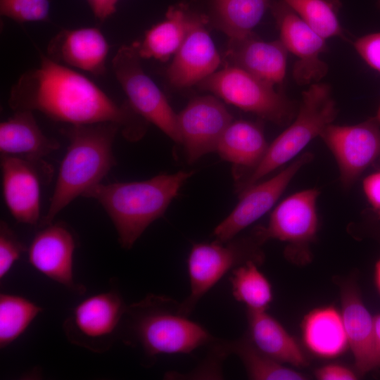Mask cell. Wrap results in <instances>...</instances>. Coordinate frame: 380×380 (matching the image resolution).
<instances>
[{
    "label": "cell",
    "mask_w": 380,
    "mask_h": 380,
    "mask_svg": "<svg viewBox=\"0 0 380 380\" xmlns=\"http://www.w3.org/2000/svg\"><path fill=\"white\" fill-rule=\"evenodd\" d=\"M338 114L331 88L320 82L302 92L297 113L291 125L270 144L261 161L253 170L236 178V191L241 193L268 174L293 160Z\"/></svg>",
    "instance_id": "277c9868"
},
{
    "label": "cell",
    "mask_w": 380,
    "mask_h": 380,
    "mask_svg": "<svg viewBox=\"0 0 380 380\" xmlns=\"http://www.w3.org/2000/svg\"><path fill=\"white\" fill-rule=\"evenodd\" d=\"M353 46L363 61L370 68L380 72V32L357 38Z\"/></svg>",
    "instance_id": "d6a6232c"
},
{
    "label": "cell",
    "mask_w": 380,
    "mask_h": 380,
    "mask_svg": "<svg viewBox=\"0 0 380 380\" xmlns=\"http://www.w3.org/2000/svg\"><path fill=\"white\" fill-rule=\"evenodd\" d=\"M374 278L377 290L380 294V257L375 265Z\"/></svg>",
    "instance_id": "74e56055"
},
{
    "label": "cell",
    "mask_w": 380,
    "mask_h": 380,
    "mask_svg": "<svg viewBox=\"0 0 380 380\" xmlns=\"http://www.w3.org/2000/svg\"><path fill=\"white\" fill-rule=\"evenodd\" d=\"M342 319L357 372L364 375L376 368L374 351V316L357 288L346 284L341 291Z\"/></svg>",
    "instance_id": "ffe728a7"
},
{
    "label": "cell",
    "mask_w": 380,
    "mask_h": 380,
    "mask_svg": "<svg viewBox=\"0 0 380 380\" xmlns=\"http://www.w3.org/2000/svg\"><path fill=\"white\" fill-rule=\"evenodd\" d=\"M75 241L63 224H49L34 236L28 250L30 263L52 280L75 291L83 287L75 285L72 274Z\"/></svg>",
    "instance_id": "2e32d148"
},
{
    "label": "cell",
    "mask_w": 380,
    "mask_h": 380,
    "mask_svg": "<svg viewBox=\"0 0 380 380\" xmlns=\"http://www.w3.org/2000/svg\"><path fill=\"white\" fill-rule=\"evenodd\" d=\"M374 351L377 368L380 367V314L374 316Z\"/></svg>",
    "instance_id": "8d00e7d4"
},
{
    "label": "cell",
    "mask_w": 380,
    "mask_h": 380,
    "mask_svg": "<svg viewBox=\"0 0 380 380\" xmlns=\"http://www.w3.org/2000/svg\"><path fill=\"white\" fill-rule=\"evenodd\" d=\"M49 0H0V13L18 23L47 21Z\"/></svg>",
    "instance_id": "4dcf8cb0"
},
{
    "label": "cell",
    "mask_w": 380,
    "mask_h": 380,
    "mask_svg": "<svg viewBox=\"0 0 380 380\" xmlns=\"http://www.w3.org/2000/svg\"><path fill=\"white\" fill-rule=\"evenodd\" d=\"M37 163L13 156H1L2 193L14 219L36 225L40 219V179Z\"/></svg>",
    "instance_id": "e0dca14e"
},
{
    "label": "cell",
    "mask_w": 380,
    "mask_h": 380,
    "mask_svg": "<svg viewBox=\"0 0 380 380\" xmlns=\"http://www.w3.org/2000/svg\"><path fill=\"white\" fill-rule=\"evenodd\" d=\"M333 154L345 189L380 163V123L374 117L353 125L327 126L319 136Z\"/></svg>",
    "instance_id": "9c48e42d"
},
{
    "label": "cell",
    "mask_w": 380,
    "mask_h": 380,
    "mask_svg": "<svg viewBox=\"0 0 380 380\" xmlns=\"http://www.w3.org/2000/svg\"><path fill=\"white\" fill-rule=\"evenodd\" d=\"M137 46H122L113 58L115 77L134 110L171 139L182 144L177 115L156 83L144 72Z\"/></svg>",
    "instance_id": "ba28073f"
},
{
    "label": "cell",
    "mask_w": 380,
    "mask_h": 380,
    "mask_svg": "<svg viewBox=\"0 0 380 380\" xmlns=\"http://www.w3.org/2000/svg\"><path fill=\"white\" fill-rule=\"evenodd\" d=\"M249 338L262 353L280 362L302 367L307 358L296 339L265 311L248 310Z\"/></svg>",
    "instance_id": "603a6c76"
},
{
    "label": "cell",
    "mask_w": 380,
    "mask_h": 380,
    "mask_svg": "<svg viewBox=\"0 0 380 380\" xmlns=\"http://www.w3.org/2000/svg\"><path fill=\"white\" fill-rule=\"evenodd\" d=\"M258 263L249 260L232 270L229 279L234 298L245 305L248 310L265 311L273 296L267 279L258 270Z\"/></svg>",
    "instance_id": "83f0119b"
},
{
    "label": "cell",
    "mask_w": 380,
    "mask_h": 380,
    "mask_svg": "<svg viewBox=\"0 0 380 380\" xmlns=\"http://www.w3.org/2000/svg\"><path fill=\"white\" fill-rule=\"evenodd\" d=\"M216 25L230 39L253 32L271 0H213Z\"/></svg>",
    "instance_id": "484cf974"
},
{
    "label": "cell",
    "mask_w": 380,
    "mask_h": 380,
    "mask_svg": "<svg viewBox=\"0 0 380 380\" xmlns=\"http://www.w3.org/2000/svg\"><path fill=\"white\" fill-rule=\"evenodd\" d=\"M319 189L311 188L296 192L284 199L272 213L266 227H256L265 242L275 239L287 242V255H308L319 225L317 201Z\"/></svg>",
    "instance_id": "30bf717a"
},
{
    "label": "cell",
    "mask_w": 380,
    "mask_h": 380,
    "mask_svg": "<svg viewBox=\"0 0 380 380\" xmlns=\"http://www.w3.org/2000/svg\"><path fill=\"white\" fill-rule=\"evenodd\" d=\"M188 13L184 6H172L162 22L145 33L143 40L134 42L141 58L165 61L179 49L187 31Z\"/></svg>",
    "instance_id": "d4e9b609"
},
{
    "label": "cell",
    "mask_w": 380,
    "mask_h": 380,
    "mask_svg": "<svg viewBox=\"0 0 380 380\" xmlns=\"http://www.w3.org/2000/svg\"><path fill=\"white\" fill-rule=\"evenodd\" d=\"M25 251L14 232L3 220L0 223V278L10 270L13 263Z\"/></svg>",
    "instance_id": "1f68e13d"
},
{
    "label": "cell",
    "mask_w": 380,
    "mask_h": 380,
    "mask_svg": "<svg viewBox=\"0 0 380 380\" xmlns=\"http://www.w3.org/2000/svg\"><path fill=\"white\" fill-rule=\"evenodd\" d=\"M120 130L112 122L70 125L61 130L69 144L61 161L49 209L40 220L43 227L70 203L101 182L115 165L113 153L115 137Z\"/></svg>",
    "instance_id": "3957f363"
},
{
    "label": "cell",
    "mask_w": 380,
    "mask_h": 380,
    "mask_svg": "<svg viewBox=\"0 0 380 380\" xmlns=\"http://www.w3.org/2000/svg\"><path fill=\"white\" fill-rule=\"evenodd\" d=\"M31 110H15L0 124L1 156H13L37 163L60 146L46 137Z\"/></svg>",
    "instance_id": "44dd1931"
},
{
    "label": "cell",
    "mask_w": 380,
    "mask_h": 380,
    "mask_svg": "<svg viewBox=\"0 0 380 380\" xmlns=\"http://www.w3.org/2000/svg\"><path fill=\"white\" fill-rule=\"evenodd\" d=\"M302 334L307 348L322 357H335L348 347L342 315L332 306L314 309L303 319Z\"/></svg>",
    "instance_id": "cb8c5ba5"
},
{
    "label": "cell",
    "mask_w": 380,
    "mask_h": 380,
    "mask_svg": "<svg viewBox=\"0 0 380 380\" xmlns=\"http://www.w3.org/2000/svg\"><path fill=\"white\" fill-rule=\"evenodd\" d=\"M8 102L14 111L37 110L70 125L112 122L131 141L144 136L148 122L129 102L117 103L88 77L42 53L39 65L13 84Z\"/></svg>",
    "instance_id": "6da1fadb"
},
{
    "label": "cell",
    "mask_w": 380,
    "mask_h": 380,
    "mask_svg": "<svg viewBox=\"0 0 380 380\" xmlns=\"http://www.w3.org/2000/svg\"><path fill=\"white\" fill-rule=\"evenodd\" d=\"M375 119L380 123V105L378 108L376 115L374 116Z\"/></svg>",
    "instance_id": "f35d334b"
},
{
    "label": "cell",
    "mask_w": 380,
    "mask_h": 380,
    "mask_svg": "<svg viewBox=\"0 0 380 380\" xmlns=\"http://www.w3.org/2000/svg\"><path fill=\"white\" fill-rule=\"evenodd\" d=\"M169 300L149 296L127 308L134 333L148 355L190 353L215 340L204 327L182 315L178 307L170 310Z\"/></svg>",
    "instance_id": "5b68a950"
},
{
    "label": "cell",
    "mask_w": 380,
    "mask_h": 380,
    "mask_svg": "<svg viewBox=\"0 0 380 380\" xmlns=\"http://www.w3.org/2000/svg\"><path fill=\"white\" fill-rule=\"evenodd\" d=\"M379 235L380 236V228H379Z\"/></svg>",
    "instance_id": "60d3db41"
},
{
    "label": "cell",
    "mask_w": 380,
    "mask_h": 380,
    "mask_svg": "<svg viewBox=\"0 0 380 380\" xmlns=\"http://www.w3.org/2000/svg\"><path fill=\"white\" fill-rule=\"evenodd\" d=\"M288 53L280 39L265 42L251 32L230 39L227 56L232 65L274 86L284 80Z\"/></svg>",
    "instance_id": "d6986e66"
},
{
    "label": "cell",
    "mask_w": 380,
    "mask_h": 380,
    "mask_svg": "<svg viewBox=\"0 0 380 380\" xmlns=\"http://www.w3.org/2000/svg\"><path fill=\"white\" fill-rule=\"evenodd\" d=\"M279 31L280 40L297 58L293 77L299 85L319 82L328 65L320 56L327 51L326 39L302 20L282 0L270 5Z\"/></svg>",
    "instance_id": "8fae6325"
},
{
    "label": "cell",
    "mask_w": 380,
    "mask_h": 380,
    "mask_svg": "<svg viewBox=\"0 0 380 380\" xmlns=\"http://www.w3.org/2000/svg\"><path fill=\"white\" fill-rule=\"evenodd\" d=\"M315 376L319 380H355L357 376L348 367L338 364H329L315 371Z\"/></svg>",
    "instance_id": "e575fe53"
},
{
    "label": "cell",
    "mask_w": 380,
    "mask_h": 380,
    "mask_svg": "<svg viewBox=\"0 0 380 380\" xmlns=\"http://www.w3.org/2000/svg\"><path fill=\"white\" fill-rule=\"evenodd\" d=\"M127 308L115 291L89 297L77 305L66 319V335L72 343L94 351L103 350V343H110L109 338Z\"/></svg>",
    "instance_id": "4fadbf2b"
},
{
    "label": "cell",
    "mask_w": 380,
    "mask_h": 380,
    "mask_svg": "<svg viewBox=\"0 0 380 380\" xmlns=\"http://www.w3.org/2000/svg\"><path fill=\"white\" fill-rule=\"evenodd\" d=\"M264 243L255 228L250 235L225 243H195L188 258L190 294L179 304V312L188 317L198 300L229 270L249 260L261 263L260 247Z\"/></svg>",
    "instance_id": "8992f818"
},
{
    "label": "cell",
    "mask_w": 380,
    "mask_h": 380,
    "mask_svg": "<svg viewBox=\"0 0 380 380\" xmlns=\"http://www.w3.org/2000/svg\"><path fill=\"white\" fill-rule=\"evenodd\" d=\"M233 118L212 96L192 99L177 115V123L187 161L194 163L216 151L219 141Z\"/></svg>",
    "instance_id": "5bb4252c"
},
{
    "label": "cell",
    "mask_w": 380,
    "mask_h": 380,
    "mask_svg": "<svg viewBox=\"0 0 380 380\" xmlns=\"http://www.w3.org/2000/svg\"><path fill=\"white\" fill-rule=\"evenodd\" d=\"M119 0H87L94 15L100 22H104L116 11Z\"/></svg>",
    "instance_id": "d590c367"
},
{
    "label": "cell",
    "mask_w": 380,
    "mask_h": 380,
    "mask_svg": "<svg viewBox=\"0 0 380 380\" xmlns=\"http://www.w3.org/2000/svg\"><path fill=\"white\" fill-rule=\"evenodd\" d=\"M268 146L262 129L257 124L232 120L222 134L216 152L234 165L233 174L236 178L258 165Z\"/></svg>",
    "instance_id": "7402d4cb"
},
{
    "label": "cell",
    "mask_w": 380,
    "mask_h": 380,
    "mask_svg": "<svg viewBox=\"0 0 380 380\" xmlns=\"http://www.w3.org/2000/svg\"><path fill=\"white\" fill-rule=\"evenodd\" d=\"M227 103L279 125L290 123L298 108L274 85L234 65L216 71L198 83Z\"/></svg>",
    "instance_id": "52a82bcc"
},
{
    "label": "cell",
    "mask_w": 380,
    "mask_h": 380,
    "mask_svg": "<svg viewBox=\"0 0 380 380\" xmlns=\"http://www.w3.org/2000/svg\"><path fill=\"white\" fill-rule=\"evenodd\" d=\"M302 20L325 39H346L332 0H282Z\"/></svg>",
    "instance_id": "f546056e"
},
{
    "label": "cell",
    "mask_w": 380,
    "mask_h": 380,
    "mask_svg": "<svg viewBox=\"0 0 380 380\" xmlns=\"http://www.w3.org/2000/svg\"><path fill=\"white\" fill-rule=\"evenodd\" d=\"M362 189L372 210L380 220V170L363 179Z\"/></svg>",
    "instance_id": "836d02e7"
},
{
    "label": "cell",
    "mask_w": 380,
    "mask_h": 380,
    "mask_svg": "<svg viewBox=\"0 0 380 380\" xmlns=\"http://www.w3.org/2000/svg\"><path fill=\"white\" fill-rule=\"evenodd\" d=\"M108 51V43L99 28L64 29L49 42L47 56L62 65L98 76L106 70Z\"/></svg>",
    "instance_id": "ac0fdd59"
},
{
    "label": "cell",
    "mask_w": 380,
    "mask_h": 380,
    "mask_svg": "<svg viewBox=\"0 0 380 380\" xmlns=\"http://www.w3.org/2000/svg\"><path fill=\"white\" fill-rule=\"evenodd\" d=\"M305 152L273 177L258 182L239 193V201L214 229L215 241L225 243L268 212L279 200L298 172L313 159Z\"/></svg>",
    "instance_id": "7c38bea8"
},
{
    "label": "cell",
    "mask_w": 380,
    "mask_h": 380,
    "mask_svg": "<svg viewBox=\"0 0 380 380\" xmlns=\"http://www.w3.org/2000/svg\"><path fill=\"white\" fill-rule=\"evenodd\" d=\"M42 308L19 296L0 295V347L5 348L28 327Z\"/></svg>",
    "instance_id": "f1b7e54d"
},
{
    "label": "cell",
    "mask_w": 380,
    "mask_h": 380,
    "mask_svg": "<svg viewBox=\"0 0 380 380\" xmlns=\"http://www.w3.org/2000/svg\"><path fill=\"white\" fill-rule=\"evenodd\" d=\"M378 5H379V7L380 8V0H378Z\"/></svg>",
    "instance_id": "ab89813d"
},
{
    "label": "cell",
    "mask_w": 380,
    "mask_h": 380,
    "mask_svg": "<svg viewBox=\"0 0 380 380\" xmlns=\"http://www.w3.org/2000/svg\"><path fill=\"white\" fill-rule=\"evenodd\" d=\"M203 15H189L186 36L167 68V77L177 87H187L216 72L221 59Z\"/></svg>",
    "instance_id": "9a60e30c"
},
{
    "label": "cell",
    "mask_w": 380,
    "mask_h": 380,
    "mask_svg": "<svg viewBox=\"0 0 380 380\" xmlns=\"http://www.w3.org/2000/svg\"><path fill=\"white\" fill-rule=\"evenodd\" d=\"M227 353L236 355L245 366L247 374L254 380H303L305 375L281 365L260 351L248 337L223 341Z\"/></svg>",
    "instance_id": "4316f807"
},
{
    "label": "cell",
    "mask_w": 380,
    "mask_h": 380,
    "mask_svg": "<svg viewBox=\"0 0 380 380\" xmlns=\"http://www.w3.org/2000/svg\"><path fill=\"white\" fill-rule=\"evenodd\" d=\"M193 174V171H179L139 182H101L82 196L94 198L101 204L115 226L121 246L129 249L145 229L163 216Z\"/></svg>",
    "instance_id": "7a4b0ae2"
}]
</instances>
